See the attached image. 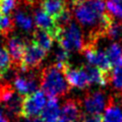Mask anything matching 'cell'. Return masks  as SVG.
Masks as SVG:
<instances>
[{"mask_svg": "<svg viewBox=\"0 0 122 122\" xmlns=\"http://www.w3.org/2000/svg\"><path fill=\"white\" fill-rule=\"evenodd\" d=\"M40 87L49 98L56 99L65 97L70 91L65 75L55 64L40 71Z\"/></svg>", "mask_w": 122, "mask_h": 122, "instance_id": "1", "label": "cell"}, {"mask_svg": "<svg viewBox=\"0 0 122 122\" xmlns=\"http://www.w3.org/2000/svg\"><path fill=\"white\" fill-rule=\"evenodd\" d=\"M56 41L61 48L65 49L68 52H82L85 48V38L82 30L74 20H71L67 25L60 28Z\"/></svg>", "mask_w": 122, "mask_h": 122, "instance_id": "2", "label": "cell"}, {"mask_svg": "<svg viewBox=\"0 0 122 122\" xmlns=\"http://www.w3.org/2000/svg\"><path fill=\"white\" fill-rule=\"evenodd\" d=\"M46 55L47 52L40 48L37 44L34 42H28L21 60L20 72H28L38 69L40 64L46 58Z\"/></svg>", "mask_w": 122, "mask_h": 122, "instance_id": "3", "label": "cell"}, {"mask_svg": "<svg viewBox=\"0 0 122 122\" xmlns=\"http://www.w3.org/2000/svg\"><path fill=\"white\" fill-rule=\"evenodd\" d=\"M46 106V95L43 91H37L36 93L24 97L21 106L20 117L28 118L38 117L41 115L44 107Z\"/></svg>", "mask_w": 122, "mask_h": 122, "instance_id": "4", "label": "cell"}, {"mask_svg": "<svg viewBox=\"0 0 122 122\" xmlns=\"http://www.w3.org/2000/svg\"><path fill=\"white\" fill-rule=\"evenodd\" d=\"M82 53L89 65L98 67L107 73H110L113 66L106 54V51L100 50L95 45H87L85 46Z\"/></svg>", "mask_w": 122, "mask_h": 122, "instance_id": "5", "label": "cell"}, {"mask_svg": "<svg viewBox=\"0 0 122 122\" xmlns=\"http://www.w3.org/2000/svg\"><path fill=\"white\" fill-rule=\"evenodd\" d=\"M5 40V48L10 56L11 65L13 68L20 71L21 60L25 54L28 41H25V39L18 36H10L6 38Z\"/></svg>", "mask_w": 122, "mask_h": 122, "instance_id": "6", "label": "cell"}, {"mask_svg": "<svg viewBox=\"0 0 122 122\" xmlns=\"http://www.w3.org/2000/svg\"><path fill=\"white\" fill-rule=\"evenodd\" d=\"M34 20L38 29H41L47 32L53 39L56 40L57 36L60 32V28L56 24V20L51 17L48 13H46L43 9L34 10Z\"/></svg>", "mask_w": 122, "mask_h": 122, "instance_id": "7", "label": "cell"}, {"mask_svg": "<svg viewBox=\"0 0 122 122\" xmlns=\"http://www.w3.org/2000/svg\"><path fill=\"white\" fill-rule=\"evenodd\" d=\"M83 116L81 102L75 99H68L64 102L60 110L59 122H75L81 121Z\"/></svg>", "mask_w": 122, "mask_h": 122, "instance_id": "8", "label": "cell"}, {"mask_svg": "<svg viewBox=\"0 0 122 122\" xmlns=\"http://www.w3.org/2000/svg\"><path fill=\"white\" fill-rule=\"evenodd\" d=\"M108 105L105 94L102 92H93L86 95L82 102V107L87 114H101Z\"/></svg>", "mask_w": 122, "mask_h": 122, "instance_id": "9", "label": "cell"}, {"mask_svg": "<svg viewBox=\"0 0 122 122\" xmlns=\"http://www.w3.org/2000/svg\"><path fill=\"white\" fill-rule=\"evenodd\" d=\"M64 75L70 87H76L79 90H85L91 86L89 76L83 66L77 68H71L70 66L64 71Z\"/></svg>", "mask_w": 122, "mask_h": 122, "instance_id": "10", "label": "cell"}, {"mask_svg": "<svg viewBox=\"0 0 122 122\" xmlns=\"http://www.w3.org/2000/svg\"><path fill=\"white\" fill-rule=\"evenodd\" d=\"M41 6L42 9L55 20L68 9L66 0H42Z\"/></svg>", "mask_w": 122, "mask_h": 122, "instance_id": "11", "label": "cell"}, {"mask_svg": "<svg viewBox=\"0 0 122 122\" xmlns=\"http://www.w3.org/2000/svg\"><path fill=\"white\" fill-rule=\"evenodd\" d=\"M41 118L44 120V122H59L60 108L58 100L56 98H49L41 113Z\"/></svg>", "mask_w": 122, "mask_h": 122, "instance_id": "12", "label": "cell"}, {"mask_svg": "<svg viewBox=\"0 0 122 122\" xmlns=\"http://www.w3.org/2000/svg\"><path fill=\"white\" fill-rule=\"evenodd\" d=\"M83 68H85L86 74L89 76L91 85L95 83V85H98L102 87H104L107 86V83L110 81V73H107V72L101 70L100 68L89 65V64L83 65Z\"/></svg>", "mask_w": 122, "mask_h": 122, "instance_id": "13", "label": "cell"}, {"mask_svg": "<svg viewBox=\"0 0 122 122\" xmlns=\"http://www.w3.org/2000/svg\"><path fill=\"white\" fill-rule=\"evenodd\" d=\"M53 41H54V39L47 32H45L41 29L36 28L35 30L32 33V42L37 44L40 48H42L46 52L50 51L52 49Z\"/></svg>", "mask_w": 122, "mask_h": 122, "instance_id": "14", "label": "cell"}, {"mask_svg": "<svg viewBox=\"0 0 122 122\" xmlns=\"http://www.w3.org/2000/svg\"><path fill=\"white\" fill-rule=\"evenodd\" d=\"M13 21L14 25H17L20 29L25 30L26 33H33L35 30V24H34L33 18L30 15L25 12L24 10H16V12H14Z\"/></svg>", "mask_w": 122, "mask_h": 122, "instance_id": "15", "label": "cell"}, {"mask_svg": "<svg viewBox=\"0 0 122 122\" xmlns=\"http://www.w3.org/2000/svg\"><path fill=\"white\" fill-rule=\"evenodd\" d=\"M103 120L104 122H122V110L112 98H109L108 100Z\"/></svg>", "mask_w": 122, "mask_h": 122, "instance_id": "16", "label": "cell"}, {"mask_svg": "<svg viewBox=\"0 0 122 122\" xmlns=\"http://www.w3.org/2000/svg\"><path fill=\"white\" fill-rule=\"evenodd\" d=\"M106 54L108 56L112 66H115L122 59V46L117 42H114V43L110 44L109 47L107 48Z\"/></svg>", "mask_w": 122, "mask_h": 122, "instance_id": "17", "label": "cell"}, {"mask_svg": "<svg viewBox=\"0 0 122 122\" xmlns=\"http://www.w3.org/2000/svg\"><path fill=\"white\" fill-rule=\"evenodd\" d=\"M11 67H12V65H11V59L8 54V51L6 50L4 46H2V47H0V78Z\"/></svg>", "mask_w": 122, "mask_h": 122, "instance_id": "18", "label": "cell"}, {"mask_svg": "<svg viewBox=\"0 0 122 122\" xmlns=\"http://www.w3.org/2000/svg\"><path fill=\"white\" fill-rule=\"evenodd\" d=\"M110 81L116 90L122 91V59L114 66L110 74Z\"/></svg>", "mask_w": 122, "mask_h": 122, "instance_id": "19", "label": "cell"}, {"mask_svg": "<svg viewBox=\"0 0 122 122\" xmlns=\"http://www.w3.org/2000/svg\"><path fill=\"white\" fill-rule=\"evenodd\" d=\"M18 6V0H0V12L3 15L10 16Z\"/></svg>", "mask_w": 122, "mask_h": 122, "instance_id": "20", "label": "cell"}, {"mask_svg": "<svg viewBox=\"0 0 122 122\" xmlns=\"http://www.w3.org/2000/svg\"><path fill=\"white\" fill-rule=\"evenodd\" d=\"M106 6L113 16L122 20V0H107Z\"/></svg>", "mask_w": 122, "mask_h": 122, "instance_id": "21", "label": "cell"}, {"mask_svg": "<svg viewBox=\"0 0 122 122\" xmlns=\"http://www.w3.org/2000/svg\"><path fill=\"white\" fill-rule=\"evenodd\" d=\"M106 37L109 38L111 40H118L122 37V25L120 22H118L116 20L112 21V24L110 25L109 29L107 30Z\"/></svg>", "mask_w": 122, "mask_h": 122, "instance_id": "22", "label": "cell"}, {"mask_svg": "<svg viewBox=\"0 0 122 122\" xmlns=\"http://www.w3.org/2000/svg\"><path fill=\"white\" fill-rule=\"evenodd\" d=\"M81 122H104L101 114H83Z\"/></svg>", "mask_w": 122, "mask_h": 122, "instance_id": "23", "label": "cell"}, {"mask_svg": "<svg viewBox=\"0 0 122 122\" xmlns=\"http://www.w3.org/2000/svg\"><path fill=\"white\" fill-rule=\"evenodd\" d=\"M25 122H44V120L41 117H33L25 119Z\"/></svg>", "mask_w": 122, "mask_h": 122, "instance_id": "24", "label": "cell"}, {"mask_svg": "<svg viewBox=\"0 0 122 122\" xmlns=\"http://www.w3.org/2000/svg\"><path fill=\"white\" fill-rule=\"evenodd\" d=\"M0 122H9V120L7 119V117L4 116L3 113H0Z\"/></svg>", "mask_w": 122, "mask_h": 122, "instance_id": "25", "label": "cell"}, {"mask_svg": "<svg viewBox=\"0 0 122 122\" xmlns=\"http://www.w3.org/2000/svg\"><path fill=\"white\" fill-rule=\"evenodd\" d=\"M3 15L1 12H0V35H1V32H2V24H3Z\"/></svg>", "mask_w": 122, "mask_h": 122, "instance_id": "26", "label": "cell"}, {"mask_svg": "<svg viewBox=\"0 0 122 122\" xmlns=\"http://www.w3.org/2000/svg\"><path fill=\"white\" fill-rule=\"evenodd\" d=\"M75 122H81V121H75Z\"/></svg>", "mask_w": 122, "mask_h": 122, "instance_id": "27", "label": "cell"}]
</instances>
